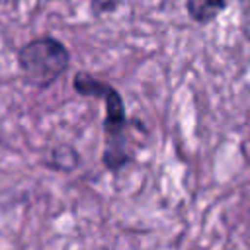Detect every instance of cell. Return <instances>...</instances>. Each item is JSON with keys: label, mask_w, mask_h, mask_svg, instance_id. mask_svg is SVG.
Listing matches in <instances>:
<instances>
[{"label": "cell", "mask_w": 250, "mask_h": 250, "mask_svg": "<svg viewBox=\"0 0 250 250\" xmlns=\"http://www.w3.org/2000/svg\"><path fill=\"white\" fill-rule=\"evenodd\" d=\"M72 88L80 96L98 98L105 105L104 117V154L102 160L107 170H119L133 160V150L127 139L129 117L121 94L107 82L94 78L88 72H76L72 78Z\"/></svg>", "instance_id": "6da1fadb"}, {"label": "cell", "mask_w": 250, "mask_h": 250, "mask_svg": "<svg viewBox=\"0 0 250 250\" xmlns=\"http://www.w3.org/2000/svg\"><path fill=\"white\" fill-rule=\"evenodd\" d=\"M18 66L25 84L43 90L68 70L70 51L57 37L41 35L18 49Z\"/></svg>", "instance_id": "7a4b0ae2"}, {"label": "cell", "mask_w": 250, "mask_h": 250, "mask_svg": "<svg viewBox=\"0 0 250 250\" xmlns=\"http://www.w3.org/2000/svg\"><path fill=\"white\" fill-rule=\"evenodd\" d=\"M227 8V0H186V10L195 23H211Z\"/></svg>", "instance_id": "3957f363"}, {"label": "cell", "mask_w": 250, "mask_h": 250, "mask_svg": "<svg viewBox=\"0 0 250 250\" xmlns=\"http://www.w3.org/2000/svg\"><path fill=\"white\" fill-rule=\"evenodd\" d=\"M78 152L70 146V145H59L51 150V166L57 170H72L78 164Z\"/></svg>", "instance_id": "277c9868"}]
</instances>
